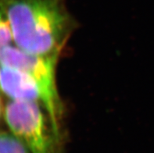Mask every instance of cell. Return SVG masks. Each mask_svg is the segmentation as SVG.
Here are the masks:
<instances>
[{
    "label": "cell",
    "mask_w": 154,
    "mask_h": 153,
    "mask_svg": "<svg viewBox=\"0 0 154 153\" xmlns=\"http://www.w3.org/2000/svg\"><path fill=\"white\" fill-rule=\"evenodd\" d=\"M42 105L36 102L12 100L4 110V118L13 134L31 153H59L60 132Z\"/></svg>",
    "instance_id": "cell-2"
},
{
    "label": "cell",
    "mask_w": 154,
    "mask_h": 153,
    "mask_svg": "<svg viewBox=\"0 0 154 153\" xmlns=\"http://www.w3.org/2000/svg\"><path fill=\"white\" fill-rule=\"evenodd\" d=\"M18 48L38 56H59L72 29L63 0H0Z\"/></svg>",
    "instance_id": "cell-1"
},
{
    "label": "cell",
    "mask_w": 154,
    "mask_h": 153,
    "mask_svg": "<svg viewBox=\"0 0 154 153\" xmlns=\"http://www.w3.org/2000/svg\"><path fill=\"white\" fill-rule=\"evenodd\" d=\"M0 90H1V88H0Z\"/></svg>",
    "instance_id": "cell-8"
},
{
    "label": "cell",
    "mask_w": 154,
    "mask_h": 153,
    "mask_svg": "<svg viewBox=\"0 0 154 153\" xmlns=\"http://www.w3.org/2000/svg\"><path fill=\"white\" fill-rule=\"evenodd\" d=\"M14 40L10 22L3 12L0 10V49L7 46Z\"/></svg>",
    "instance_id": "cell-6"
},
{
    "label": "cell",
    "mask_w": 154,
    "mask_h": 153,
    "mask_svg": "<svg viewBox=\"0 0 154 153\" xmlns=\"http://www.w3.org/2000/svg\"><path fill=\"white\" fill-rule=\"evenodd\" d=\"M58 56L31 54L18 47L10 45L0 49L1 66L25 72L37 82L41 90L43 106L55 126L60 129L63 109L55 78Z\"/></svg>",
    "instance_id": "cell-3"
},
{
    "label": "cell",
    "mask_w": 154,
    "mask_h": 153,
    "mask_svg": "<svg viewBox=\"0 0 154 153\" xmlns=\"http://www.w3.org/2000/svg\"><path fill=\"white\" fill-rule=\"evenodd\" d=\"M1 112H2V106H1V103H0V116H1Z\"/></svg>",
    "instance_id": "cell-7"
},
{
    "label": "cell",
    "mask_w": 154,
    "mask_h": 153,
    "mask_svg": "<svg viewBox=\"0 0 154 153\" xmlns=\"http://www.w3.org/2000/svg\"><path fill=\"white\" fill-rule=\"evenodd\" d=\"M0 153H31L25 144L14 134L0 133Z\"/></svg>",
    "instance_id": "cell-5"
},
{
    "label": "cell",
    "mask_w": 154,
    "mask_h": 153,
    "mask_svg": "<svg viewBox=\"0 0 154 153\" xmlns=\"http://www.w3.org/2000/svg\"><path fill=\"white\" fill-rule=\"evenodd\" d=\"M0 88L13 100L42 104L41 90L31 75L9 66L0 68Z\"/></svg>",
    "instance_id": "cell-4"
}]
</instances>
